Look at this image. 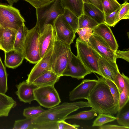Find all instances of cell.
Wrapping results in <instances>:
<instances>
[{"instance_id":"1","label":"cell","mask_w":129,"mask_h":129,"mask_svg":"<svg viewBox=\"0 0 129 129\" xmlns=\"http://www.w3.org/2000/svg\"><path fill=\"white\" fill-rule=\"evenodd\" d=\"M90 107L88 102H65L45 110L34 119V129H57L58 122L65 120L71 113L80 108Z\"/></svg>"},{"instance_id":"2","label":"cell","mask_w":129,"mask_h":129,"mask_svg":"<svg viewBox=\"0 0 129 129\" xmlns=\"http://www.w3.org/2000/svg\"><path fill=\"white\" fill-rule=\"evenodd\" d=\"M98 78L95 85L86 99L90 106L97 113L113 115L117 114L118 109L115 106L113 98L105 78Z\"/></svg>"},{"instance_id":"3","label":"cell","mask_w":129,"mask_h":129,"mask_svg":"<svg viewBox=\"0 0 129 129\" xmlns=\"http://www.w3.org/2000/svg\"><path fill=\"white\" fill-rule=\"evenodd\" d=\"M64 8L61 4V0H54L49 4L36 9V25L40 33L48 24L53 25L54 22L60 15H62Z\"/></svg>"},{"instance_id":"4","label":"cell","mask_w":129,"mask_h":129,"mask_svg":"<svg viewBox=\"0 0 129 129\" xmlns=\"http://www.w3.org/2000/svg\"><path fill=\"white\" fill-rule=\"evenodd\" d=\"M71 51L70 45L55 40L51 54V70L60 77L65 69Z\"/></svg>"},{"instance_id":"5","label":"cell","mask_w":129,"mask_h":129,"mask_svg":"<svg viewBox=\"0 0 129 129\" xmlns=\"http://www.w3.org/2000/svg\"><path fill=\"white\" fill-rule=\"evenodd\" d=\"M75 46L77 56L86 67L91 73H96L101 76L98 67V61L101 56L79 37L76 39Z\"/></svg>"},{"instance_id":"6","label":"cell","mask_w":129,"mask_h":129,"mask_svg":"<svg viewBox=\"0 0 129 129\" xmlns=\"http://www.w3.org/2000/svg\"><path fill=\"white\" fill-rule=\"evenodd\" d=\"M36 25L29 30L24 42L22 53L24 58L29 63H37L40 56L39 38L40 34Z\"/></svg>"},{"instance_id":"7","label":"cell","mask_w":129,"mask_h":129,"mask_svg":"<svg viewBox=\"0 0 129 129\" xmlns=\"http://www.w3.org/2000/svg\"><path fill=\"white\" fill-rule=\"evenodd\" d=\"M25 22L19 10L9 5L0 3V25L17 31Z\"/></svg>"},{"instance_id":"8","label":"cell","mask_w":129,"mask_h":129,"mask_svg":"<svg viewBox=\"0 0 129 129\" xmlns=\"http://www.w3.org/2000/svg\"><path fill=\"white\" fill-rule=\"evenodd\" d=\"M34 93L35 100L45 108L49 109L59 105L61 102L54 85L38 87L34 90Z\"/></svg>"},{"instance_id":"9","label":"cell","mask_w":129,"mask_h":129,"mask_svg":"<svg viewBox=\"0 0 129 129\" xmlns=\"http://www.w3.org/2000/svg\"><path fill=\"white\" fill-rule=\"evenodd\" d=\"M53 26L55 33L56 40L69 45L73 43L76 33L65 20L62 15L58 16Z\"/></svg>"},{"instance_id":"10","label":"cell","mask_w":129,"mask_h":129,"mask_svg":"<svg viewBox=\"0 0 129 129\" xmlns=\"http://www.w3.org/2000/svg\"><path fill=\"white\" fill-rule=\"evenodd\" d=\"M91 72L84 66L81 60L72 52L70 53L66 68L62 74L78 80L83 79Z\"/></svg>"},{"instance_id":"11","label":"cell","mask_w":129,"mask_h":129,"mask_svg":"<svg viewBox=\"0 0 129 129\" xmlns=\"http://www.w3.org/2000/svg\"><path fill=\"white\" fill-rule=\"evenodd\" d=\"M101 57L116 61L115 51L101 37L92 32L87 43Z\"/></svg>"},{"instance_id":"12","label":"cell","mask_w":129,"mask_h":129,"mask_svg":"<svg viewBox=\"0 0 129 129\" xmlns=\"http://www.w3.org/2000/svg\"><path fill=\"white\" fill-rule=\"evenodd\" d=\"M56 35L53 26L46 25L39 37L40 55L42 58L53 47L56 40Z\"/></svg>"},{"instance_id":"13","label":"cell","mask_w":129,"mask_h":129,"mask_svg":"<svg viewBox=\"0 0 129 129\" xmlns=\"http://www.w3.org/2000/svg\"><path fill=\"white\" fill-rule=\"evenodd\" d=\"M53 47L35 64L28 75V78L26 80L27 82L32 83L42 74L49 70H51V58Z\"/></svg>"},{"instance_id":"14","label":"cell","mask_w":129,"mask_h":129,"mask_svg":"<svg viewBox=\"0 0 129 129\" xmlns=\"http://www.w3.org/2000/svg\"><path fill=\"white\" fill-rule=\"evenodd\" d=\"M97 82L96 79H85L69 92V98L72 101L80 99H86Z\"/></svg>"},{"instance_id":"15","label":"cell","mask_w":129,"mask_h":129,"mask_svg":"<svg viewBox=\"0 0 129 129\" xmlns=\"http://www.w3.org/2000/svg\"><path fill=\"white\" fill-rule=\"evenodd\" d=\"M93 33L102 38L113 51L118 49V45L110 26L104 23L99 24L93 29Z\"/></svg>"},{"instance_id":"16","label":"cell","mask_w":129,"mask_h":129,"mask_svg":"<svg viewBox=\"0 0 129 129\" xmlns=\"http://www.w3.org/2000/svg\"><path fill=\"white\" fill-rule=\"evenodd\" d=\"M98 67L101 76L114 82L117 73L119 72L116 61H113L101 57Z\"/></svg>"},{"instance_id":"17","label":"cell","mask_w":129,"mask_h":129,"mask_svg":"<svg viewBox=\"0 0 129 129\" xmlns=\"http://www.w3.org/2000/svg\"><path fill=\"white\" fill-rule=\"evenodd\" d=\"M17 90L16 93L21 101L30 104L35 100L34 90L38 87L32 83L23 81L16 86Z\"/></svg>"},{"instance_id":"18","label":"cell","mask_w":129,"mask_h":129,"mask_svg":"<svg viewBox=\"0 0 129 129\" xmlns=\"http://www.w3.org/2000/svg\"><path fill=\"white\" fill-rule=\"evenodd\" d=\"M17 31L8 28L0 29V45L4 52L14 49Z\"/></svg>"},{"instance_id":"19","label":"cell","mask_w":129,"mask_h":129,"mask_svg":"<svg viewBox=\"0 0 129 129\" xmlns=\"http://www.w3.org/2000/svg\"><path fill=\"white\" fill-rule=\"evenodd\" d=\"M4 62L7 67L14 69L22 63L24 58L23 54L14 49L5 52Z\"/></svg>"},{"instance_id":"20","label":"cell","mask_w":129,"mask_h":129,"mask_svg":"<svg viewBox=\"0 0 129 129\" xmlns=\"http://www.w3.org/2000/svg\"><path fill=\"white\" fill-rule=\"evenodd\" d=\"M60 77L52 70H49L37 78L33 83L38 87L54 85Z\"/></svg>"},{"instance_id":"21","label":"cell","mask_w":129,"mask_h":129,"mask_svg":"<svg viewBox=\"0 0 129 129\" xmlns=\"http://www.w3.org/2000/svg\"><path fill=\"white\" fill-rule=\"evenodd\" d=\"M16 105V102L12 97L0 92V117L8 116Z\"/></svg>"},{"instance_id":"22","label":"cell","mask_w":129,"mask_h":129,"mask_svg":"<svg viewBox=\"0 0 129 129\" xmlns=\"http://www.w3.org/2000/svg\"><path fill=\"white\" fill-rule=\"evenodd\" d=\"M84 12L94 19L99 24L104 23V12L94 5L89 3H84Z\"/></svg>"},{"instance_id":"23","label":"cell","mask_w":129,"mask_h":129,"mask_svg":"<svg viewBox=\"0 0 129 129\" xmlns=\"http://www.w3.org/2000/svg\"><path fill=\"white\" fill-rule=\"evenodd\" d=\"M83 0H61V4L64 9L70 10L79 17L84 12Z\"/></svg>"},{"instance_id":"24","label":"cell","mask_w":129,"mask_h":129,"mask_svg":"<svg viewBox=\"0 0 129 129\" xmlns=\"http://www.w3.org/2000/svg\"><path fill=\"white\" fill-rule=\"evenodd\" d=\"M28 30L24 23L20 27L16 32L14 49L22 54L24 42Z\"/></svg>"},{"instance_id":"25","label":"cell","mask_w":129,"mask_h":129,"mask_svg":"<svg viewBox=\"0 0 129 129\" xmlns=\"http://www.w3.org/2000/svg\"><path fill=\"white\" fill-rule=\"evenodd\" d=\"M128 103L121 110L118 111L116 117L118 123L120 125L129 127Z\"/></svg>"},{"instance_id":"26","label":"cell","mask_w":129,"mask_h":129,"mask_svg":"<svg viewBox=\"0 0 129 129\" xmlns=\"http://www.w3.org/2000/svg\"><path fill=\"white\" fill-rule=\"evenodd\" d=\"M129 78L125 76L124 86L122 91L120 93L118 101V111L122 109L129 102Z\"/></svg>"},{"instance_id":"27","label":"cell","mask_w":129,"mask_h":129,"mask_svg":"<svg viewBox=\"0 0 129 129\" xmlns=\"http://www.w3.org/2000/svg\"><path fill=\"white\" fill-rule=\"evenodd\" d=\"M62 15L75 32L78 28L79 17L69 10L64 9Z\"/></svg>"},{"instance_id":"28","label":"cell","mask_w":129,"mask_h":129,"mask_svg":"<svg viewBox=\"0 0 129 129\" xmlns=\"http://www.w3.org/2000/svg\"><path fill=\"white\" fill-rule=\"evenodd\" d=\"M98 24L94 19L84 12L79 17L78 28L89 27L93 29Z\"/></svg>"},{"instance_id":"29","label":"cell","mask_w":129,"mask_h":129,"mask_svg":"<svg viewBox=\"0 0 129 129\" xmlns=\"http://www.w3.org/2000/svg\"><path fill=\"white\" fill-rule=\"evenodd\" d=\"M97 113L92 108L90 110L81 112L76 114L67 116L66 119H75L88 120L91 119L97 116Z\"/></svg>"},{"instance_id":"30","label":"cell","mask_w":129,"mask_h":129,"mask_svg":"<svg viewBox=\"0 0 129 129\" xmlns=\"http://www.w3.org/2000/svg\"><path fill=\"white\" fill-rule=\"evenodd\" d=\"M8 89L7 74L0 57V92L5 94Z\"/></svg>"},{"instance_id":"31","label":"cell","mask_w":129,"mask_h":129,"mask_svg":"<svg viewBox=\"0 0 129 129\" xmlns=\"http://www.w3.org/2000/svg\"><path fill=\"white\" fill-rule=\"evenodd\" d=\"M129 19V4L127 2H125L121 5L116 17L114 26L120 20Z\"/></svg>"},{"instance_id":"32","label":"cell","mask_w":129,"mask_h":129,"mask_svg":"<svg viewBox=\"0 0 129 129\" xmlns=\"http://www.w3.org/2000/svg\"><path fill=\"white\" fill-rule=\"evenodd\" d=\"M116 117L112 115L104 113H99L97 118L93 122L92 126H100L105 124L113 121Z\"/></svg>"},{"instance_id":"33","label":"cell","mask_w":129,"mask_h":129,"mask_svg":"<svg viewBox=\"0 0 129 129\" xmlns=\"http://www.w3.org/2000/svg\"><path fill=\"white\" fill-rule=\"evenodd\" d=\"M103 12L105 14L115 11L121 5L117 0H102Z\"/></svg>"},{"instance_id":"34","label":"cell","mask_w":129,"mask_h":129,"mask_svg":"<svg viewBox=\"0 0 129 129\" xmlns=\"http://www.w3.org/2000/svg\"><path fill=\"white\" fill-rule=\"evenodd\" d=\"M34 118H26L16 120L13 126V129H34L33 121Z\"/></svg>"},{"instance_id":"35","label":"cell","mask_w":129,"mask_h":129,"mask_svg":"<svg viewBox=\"0 0 129 129\" xmlns=\"http://www.w3.org/2000/svg\"><path fill=\"white\" fill-rule=\"evenodd\" d=\"M45 110L41 106L28 107L24 109L23 115L26 118H35Z\"/></svg>"},{"instance_id":"36","label":"cell","mask_w":129,"mask_h":129,"mask_svg":"<svg viewBox=\"0 0 129 129\" xmlns=\"http://www.w3.org/2000/svg\"><path fill=\"white\" fill-rule=\"evenodd\" d=\"M105 81L108 86L112 95L115 106L118 108V101L120 93L117 86L113 82L108 79L105 78Z\"/></svg>"},{"instance_id":"37","label":"cell","mask_w":129,"mask_h":129,"mask_svg":"<svg viewBox=\"0 0 129 129\" xmlns=\"http://www.w3.org/2000/svg\"><path fill=\"white\" fill-rule=\"evenodd\" d=\"M93 29L89 27L78 28L76 31L80 39L87 43L93 32Z\"/></svg>"},{"instance_id":"38","label":"cell","mask_w":129,"mask_h":129,"mask_svg":"<svg viewBox=\"0 0 129 129\" xmlns=\"http://www.w3.org/2000/svg\"><path fill=\"white\" fill-rule=\"evenodd\" d=\"M125 76L123 73L121 74L119 72L114 79V82L117 87L120 93L122 91L124 88Z\"/></svg>"},{"instance_id":"39","label":"cell","mask_w":129,"mask_h":129,"mask_svg":"<svg viewBox=\"0 0 129 129\" xmlns=\"http://www.w3.org/2000/svg\"><path fill=\"white\" fill-rule=\"evenodd\" d=\"M120 7L110 13L105 14L104 23L110 26H114L116 17Z\"/></svg>"},{"instance_id":"40","label":"cell","mask_w":129,"mask_h":129,"mask_svg":"<svg viewBox=\"0 0 129 129\" xmlns=\"http://www.w3.org/2000/svg\"><path fill=\"white\" fill-rule=\"evenodd\" d=\"M29 3L36 9L46 6L54 0H24Z\"/></svg>"},{"instance_id":"41","label":"cell","mask_w":129,"mask_h":129,"mask_svg":"<svg viewBox=\"0 0 129 129\" xmlns=\"http://www.w3.org/2000/svg\"><path fill=\"white\" fill-rule=\"evenodd\" d=\"M64 121H61L58 122L57 129H78L80 126L79 125L75 124H70Z\"/></svg>"},{"instance_id":"42","label":"cell","mask_w":129,"mask_h":129,"mask_svg":"<svg viewBox=\"0 0 129 129\" xmlns=\"http://www.w3.org/2000/svg\"><path fill=\"white\" fill-rule=\"evenodd\" d=\"M116 59L120 58L123 59L127 61H129V51H121L117 50L115 51Z\"/></svg>"},{"instance_id":"43","label":"cell","mask_w":129,"mask_h":129,"mask_svg":"<svg viewBox=\"0 0 129 129\" xmlns=\"http://www.w3.org/2000/svg\"><path fill=\"white\" fill-rule=\"evenodd\" d=\"M100 129H129V127L116 125L108 124L100 126Z\"/></svg>"},{"instance_id":"44","label":"cell","mask_w":129,"mask_h":129,"mask_svg":"<svg viewBox=\"0 0 129 129\" xmlns=\"http://www.w3.org/2000/svg\"><path fill=\"white\" fill-rule=\"evenodd\" d=\"M87 1L88 3L94 5L103 12L102 0H87Z\"/></svg>"},{"instance_id":"45","label":"cell","mask_w":129,"mask_h":129,"mask_svg":"<svg viewBox=\"0 0 129 129\" xmlns=\"http://www.w3.org/2000/svg\"><path fill=\"white\" fill-rule=\"evenodd\" d=\"M8 3L9 5L12 6L14 3H17L18 0H6Z\"/></svg>"},{"instance_id":"46","label":"cell","mask_w":129,"mask_h":129,"mask_svg":"<svg viewBox=\"0 0 129 129\" xmlns=\"http://www.w3.org/2000/svg\"><path fill=\"white\" fill-rule=\"evenodd\" d=\"M83 0V1L84 3L85 2V3H88L87 0Z\"/></svg>"},{"instance_id":"47","label":"cell","mask_w":129,"mask_h":129,"mask_svg":"<svg viewBox=\"0 0 129 129\" xmlns=\"http://www.w3.org/2000/svg\"><path fill=\"white\" fill-rule=\"evenodd\" d=\"M0 50H2V48L1 47V46H0Z\"/></svg>"},{"instance_id":"48","label":"cell","mask_w":129,"mask_h":129,"mask_svg":"<svg viewBox=\"0 0 129 129\" xmlns=\"http://www.w3.org/2000/svg\"><path fill=\"white\" fill-rule=\"evenodd\" d=\"M2 28L1 27V26L0 25V29H1V28Z\"/></svg>"}]
</instances>
